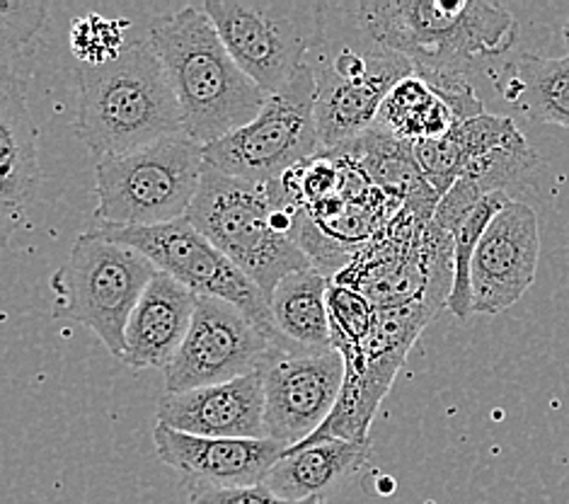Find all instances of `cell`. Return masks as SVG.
Listing matches in <instances>:
<instances>
[{"instance_id": "cell-1", "label": "cell", "mask_w": 569, "mask_h": 504, "mask_svg": "<svg viewBox=\"0 0 569 504\" xmlns=\"http://www.w3.org/2000/svg\"><path fill=\"white\" fill-rule=\"evenodd\" d=\"M373 42L400 53L458 121L485 112L468 80L478 57H501L519 37L509 10L487 0H363L349 6Z\"/></svg>"}, {"instance_id": "cell-2", "label": "cell", "mask_w": 569, "mask_h": 504, "mask_svg": "<svg viewBox=\"0 0 569 504\" xmlns=\"http://www.w3.org/2000/svg\"><path fill=\"white\" fill-rule=\"evenodd\" d=\"M148 42L178 95L184 134L201 146L226 139L262 112L269 95L230 57L201 6L156 18Z\"/></svg>"}, {"instance_id": "cell-3", "label": "cell", "mask_w": 569, "mask_h": 504, "mask_svg": "<svg viewBox=\"0 0 569 504\" xmlns=\"http://www.w3.org/2000/svg\"><path fill=\"white\" fill-rule=\"evenodd\" d=\"M76 73V134L98 158L131 154L184 134L178 95L148 37L129 42L110 63H80Z\"/></svg>"}, {"instance_id": "cell-4", "label": "cell", "mask_w": 569, "mask_h": 504, "mask_svg": "<svg viewBox=\"0 0 569 504\" xmlns=\"http://www.w3.org/2000/svg\"><path fill=\"white\" fill-rule=\"evenodd\" d=\"M187 219L260 286L267 304L283 277L313 267L293 240L296 214L283 209L267 185L204 166Z\"/></svg>"}, {"instance_id": "cell-5", "label": "cell", "mask_w": 569, "mask_h": 504, "mask_svg": "<svg viewBox=\"0 0 569 504\" xmlns=\"http://www.w3.org/2000/svg\"><path fill=\"white\" fill-rule=\"evenodd\" d=\"M439 199L431 187L410 197L332 281L355 286L376 308H443L453 286V238L433 221Z\"/></svg>"}, {"instance_id": "cell-6", "label": "cell", "mask_w": 569, "mask_h": 504, "mask_svg": "<svg viewBox=\"0 0 569 504\" xmlns=\"http://www.w3.org/2000/svg\"><path fill=\"white\" fill-rule=\"evenodd\" d=\"M204 146L187 134L168 136L139 151L104 156L94 166L100 224L151 228L189 214L204 172Z\"/></svg>"}, {"instance_id": "cell-7", "label": "cell", "mask_w": 569, "mask_h": 504, "mask_svg": "<svg viewBox=\"0 0 569 504\" xmlns=\"http://www.w3.org/2000/svg\"><path fill=\"white\" fill-rule=\"evenodd\" d=\"M158 267L139 250L86 230L51 277L53 318L86 325L117 359L127 352V325Z\"/></svg>"}, {"instance_id": "cell-8", "label": "cell", "mask_w": 569, "mask_h": 504, "mask_svg": "<svg viewBox=\"0 0 569 504\" xmlns=\"http://www.w3.org/2000/svg\"><path fill=\"white\" fill-rule=\"evenodd\" d=\"M226 49L267 95L279 92L328 34V6L298 0H207Z\"/></svg>"}, {"instance_id": "cell-9", "label": "cell", "mask_w": 569, "mask_h": 504, "mask_svg": "<svg viewBox=\"0 0 569 504\" xmlns=\"http://www.w3.org/2000/svg\"><path fill=\"white\" fill-rule=\"evenodd\" d=\"M318 83L308 63L269 95L248 127L204 146V162L257 185H277L289 170L322 154L316 119Z\"/></svg>"}, {"instance_id": "cell-10", "label": "cell", "mask_w": 569, "mask_h": 504, "mask_svg": "<svg viewBox=\"0 0 569 504\" xmlns=\"http://www.w3.org/2000/svg\"><path fill=\"white\" fill-rule=\"evenodd\" d=\"M308 66L318 83L316 119L322 151L369 131L388 92L415 73L408 59L373 42L363 30L361 39H351L332 53L318 47L308 57Z\"/></svg>"}, {"instance_id": "cell-11", "label": "cell", "mask_w": 569, "mask_h": 504, "mask_svg": "<svg viewBox=\"0 0 569 504\" xmlns=\"http://www.w3.org/2000/svg\"><path fill=\"white\" fill-rule=\"evenodd\" d=\"M94 234L114 240L146 255L160 271L184 284L197 296L221 298L233 304L260 328L269 343L279 347V335L272 320V310L264 294L260 291L246 271L238 269L228 257L207 240L189 219L172 221L151 228H119L98 224Z\"/></svg>"}, {"instance_id": "cell-12", "label": "cell", "mask_w": 569, "mask_h": 504, "mask_svg": "<svg viewBox=\"0 0 569 504\" xmlns=\"http://www.w3.org/2000/svg\"><path fill=\"white\" fill-rule=\"evenodd\" d=\"M441 306L417 302L408 306L376 308L371 333L363 343L361 369H345V386L328 422L303 444L320 439H345L369 444V427L392 381L402 369L417 337L433 320ZM298 446V444H296Z\"/></svg>"}, {"instance_id": "cell-13", "label": "cell", "mask_w": 569, "mask_h": 504, "mask_svg": "<svg viewBox=\"0 0 569 504\" xmlns=\"http://www.w3.org/2000/svg\"><path fill=\"white\" fill-rule=\"evenodd\" d=\"M274 345L257 325L221 298L197 296L194 320L184 345L166 372V393L228 384L260 372Z\"/></svg>"}, {"instance_id": "cell-14", "label": "cell", "mask_w": 569, "mask_h": 504, "mask_svg": "<svg viewBox=\"0 0 569 504\" xmlns=\"http://www.w3.org/2000/svg\"><path fill=\"white\" fill-rule=\"evenodd\" d=\"M260 376L267 439L291 448L313 437L328 422L345 386V359L340 352L291 354L272 347Z\"/></svg>"}, {"instance_id": "cell-15", "label": "cell", "mask_w": 569, "mask_h": 504, "mask_svg": "<svg viewBox=\"0 0 569 504\" xmlns=\"http://www.w3.org/2000/svg\"><path fill=\"white\" fill-rule=\"evenodd\" d=\"M540 257L538 214L523 201H509L472 257V313L497 316L531 289Z\"/></svg>"}, {"instance_id": "cell-16", "label": "cell", "mask_w": 569, "mask_h": 504, "mask_svg": "<svg viewBox=\"0 0 569 504\" xmlns=\"http://www.w3.org/2000/svg\"><path fill=\"white\" fill-rule=\"evenodd\" d=\"M156 454L170 468L184 475V483L213 487H254L267 481L287 444L274 439H209L158 425L153 432Z\"/></svg>"}, {"instance_id": "cell-17", "label": "cell", "mask_w": 569, "mask_h": 504, "mask_svg": "<svg viewBox=\"0 0 569 504\" xmlns=\"http://www.w3.org/2000/svg\"><path fill=\"white\" fill-rule=\"evenodd\" d=\"M158 425L209 439H267L262 376L254 372L228 384L166 393Z\"/></svg>"}, {"instance_id": "cell-18", "label": "cell", "mask_w": 569, "mask_h": 504, "mask_svg": "<svg viewBox=\"0 0 569 504\" xmlns=\"http://www.w3.org/2000/svg\"><path fill=\"white\" fill-rule=\"evenodd\" d=\"M197 294L166 271H156L127 325V352L121 362L129 369L166 372L192 328Z\"/></svg>"}, {"instance_id": "cell-19", "label": "cell", "mask_w": 569, "mask_h": 504, "mask_svg": "<svg viewBox=\"0 0 569 504\" xmlns=\"http://www.w3.org/2000/svg\"><path fill=\"white\" fill-rule=\"evenodd\" d=\"M0 234L10 240L37 195L39 134L27 107V92H0Z\"/></svg>"}, {"instance_id": "cell-20", "label": "cell", "mask_w": 569, "mask_h": 504, "mask_svg": "<svg viewBox=\"0 0 569 504\" xmlns=\"http://www.w3.org/2000/svg\"><path fill=\"white\" fill-rule=\"evenodd\" d=\"M371 458V442L355 444L345 439H320L287 448L269 471L267 485L281 500L308 502L325 500L347 475L357 473Z\"/></svg>"}, {"instance_id": "cell-21", "label": "cell", "mask_w": 569, "mask_h": 504, "mask_svg": "<svg viewBox=\"0 0 569 504\" xmlns=\"http://www.w3.org/2000/svg\"><path fill=\"white\" fill-rule=\"evenodd\" d=\"M330 281L318 267L293 271L279 281L269 298V310L279 335L277 349L291 354L335 352L328 313Z\"/></svg>"}, {"instance_id": "cell-22", "label": "cell", "mask_w": 569, "mask_h": 504, "mask_svg": "<svg viewBox=\"0 0 569 504\" xmlns=\"http://www.w3.org/2000/svg\"><path fill=\"white\" fill-rule=\"evenodd\" d=\"M501 98L536 125L569 129V57L521 53L495 78Z\"/></svg>"}, {"instance_id": "cell-23", "label": "cell", "mask_w": 569, "mask_h": 504, "mask_svg": "<svg viewBox=\"0 0 569 504\" xmlns=\"http://www.w3.org/2000/svg\"><path fill=\"white\" fill-rule=\"evenodd\" d=\"M332 151L355 162L378 189H383L400 207L410 197L431 187L412 156V144L398 139V136L376 125L366 134L357 136L355 141L332 148Z\"/></svg>"}, {"instance_id": "cell-24", "label": "cell", "mask_w": 569, "mask_h": 504, "mask_svg": "<svg viewBox=\"0 0 569 504\" xmlns=\"http://www.w3.org/2000/svg\"><path fill=\"white\" fill-rule=\"evenodd\" d=\"M376 127L390 131L398 139L417 144L441 139L458 121L437 92H433L419 76L402 78L400 83L388 92V98L378 112Z\"/></svg>"}, {"instance_id": "cell-25", "label": "cell", "mask_w": 569, "mask_h": 504, "mask_svg": "<svg viewBox=\"0 0 569 504\" xmlns=\"http://www.w3.org/2000/svg\"><path fill=\"white\" fill-rule=\"evenodd\" d=\"M47 12L49 6L37 0H0V92H27Z\"/></svg>"}, {"instance_id": "cell-26", "label": "cell", "mask_w": 569, "mask_h": 504, "mask_svg": "<svg viewBox=\"0 0 569 504\" xmlns=\"http://www.w3.org/2000/svg\"><path fill=\"white\" fill-rule=\"evenodd\" d=\"M509 201L513 199L505 192L485 197L453 230L451 236L453 238V286H451V296L446 308H449L460 320H466L472 313V284H470L472 257H476V250L485 236L487 226L492 224L495 216L505 209Z\"/></svg>"}, {"instance_id": "cell-27", "label": "cell", "mask_w": 569, "mask_h": 504, "mask_svg": "<svg viewBox=\"0 0 569 504\" xmlns=\"http://www.w3.org/2000/svg\"><path fill=\"white\" fill-rule=\"evenodd\" d=\"M328 313L332 347L342 354L345 369L357 372L363 362V343L371 333L376 306L355 286L330 281Z\"/></svg>"}, {"instance_id": "cell-28", "label": "cell", "mask_w": 569, "mask_h": 504, "mask_svg": "<svg viewBox=\"0 0 569 504\" xmlns=\"http://www.w3.org/2000/svg\"><path fill=\"white\" fill-rule=\"evenodd\" d=\"M127 22H110L98 16H88L73 22L71 27V47L80 63L102 66L114 61L124 45Z\"/></svg>"}, {"instance_id": "cell-29", "label": "cell", "mask_w": 569, "mask_h": 504, "mask_svg": "<svg viewBox=\"0 0 569 504\" xmlns=\"http://www.w3.org/2000/svg\"><path fill=\"white\" fill-rule=\"evenodd\" d=\"M451 131L441 136V139L412 144V156L417 160V166L439 197L449 195V189L460 180V175H463V156H460L458 141L453 139Z\"/></svg>"}, {"instance_id": "cell-30", "label": "cell", "mask_w": 569, "mask_h": 504, "mask_svg": "<svg viewBox=\"0 0 569 504\" xmlns=\"http://www.w3.org/2000/svg\"><path fill=\"white\" fill-rule=\"evenodd\" d=\"M189 504H325V500L289 502L277 497L267 485L254 487H213L204 483H187Z\"/></svg>"}, {"instance_id": "cell-31", "label": "cell", "mask_w": 569, "mask_h": 504, "mask_svg": "<svg viewBox=\"0 0 569 504\" xmlns=\"http://www.w3.org/2000/svg\"><path fill=\"white\" fill-rule=\"evenodd\" d=\"M562 37H565V47H567V51H569V16H567L565 27H562Z\"/></svg>"}]
</instances>
